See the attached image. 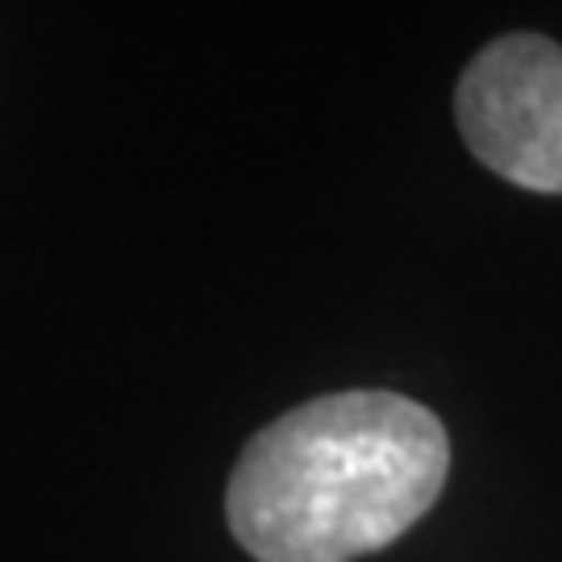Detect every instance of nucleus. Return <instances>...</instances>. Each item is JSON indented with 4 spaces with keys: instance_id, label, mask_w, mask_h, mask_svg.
Segmentation results:
<instances>
[{
    "instance_id": "f257e3e1",
    "label": "nucleus",
    "mask_w": 562,
    "mask_h": 562,
    "mask_svg": "<svg viewBox=\"0 0 562 562\" xmlns=\"http://www.w3.org/2000/svg\"><path fill=\"white\" fill-rule=\"evenodd\" d=\"M450 438L401 392H334L259 429L225 513L259 562H355L408 533L442 496Z\"/></svg>"
},
{
    "instance_id": "f03ea898",
    "label": "nucleus",
    "mask_w": 562,
    "mask_h": 562,
    "mask_svg": "<svg viewBox=\"0 0 562 562\" xmlns=\"http://www.w3.org/2000/svg\"><path fill=\"white\" fill-rule=\"evenodd\" d=\"M454 113L471 155L517 188L562 196V46L508 34L462 71Z\"/></svg>"
}]
</instances>
